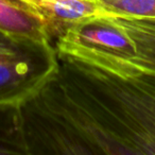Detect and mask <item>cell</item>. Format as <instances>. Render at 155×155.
<instances>
[{
	"label": "cell",
	"mask_w": 155,
	"mask_h": 155,
	"mask_svg": "<svg viewBox=\"0 0 155 155\" xmlns=\"http://www.w3.org/2000/svg\"><path fill=\"white\" fill-rule=\"evenodd\" d=\"M56 55L55 71L20 103L28 155H155V73Z\"/></svg>",
	"instance_id": "6da1fadb"
},
{
	"label": "cell",
	"mask_w": 155,
	"mask_h": 155,
	"mask_svg": "<svg viewBox=\"0 0 155 155\" xmlns=\"http://www.w3.org/2000/svg\"><path fill=\"white\" fill-rule=\"evenodd\" d=\"M58 67L54 45L46 38L0 33V103H21Z\"/></svg>",
	"instance_id": "7a4b0ae2"
},
{
	"label": "cell",
	"mask_w": 155,
	"mask_h": 155,
	"mask_svg": "<svg viewBox=\"0 0 155 155\" xmlns=\"http://www.w3.org/2000/svg\"><path fill=\"white\" fill-rule=\"evenodd\" d=\"M53 45L58 53L71 55L104 69H112L135 55L131 38L103 16L74 25Z\"/></svg>",
	"instance_id": "3957f363"
},
{
	"label": "cell",
	"mask_w": 155,
	"mask_h": 155,
	"mask_svg": "<svg viewBox=\"0 0 155 155\" xmlns=\"http://www.w3.org/2000/svg\"><path fill=\"white\" fill-rule=\"evenodd\" d=\"M41 21L52 44L81 21L103 16L93 0H17Z\"/></svg>",
	"instance_id": "277c9868"
},
{
	"label": "cell",
	"mask_w": 155,
	"mask_h": 155,
	"mask_svg": "<svg viewBox=\"0 0 155 155\" xmlns=\"http://www.w3.org/2000/svg\"><path fill=\"white\" fill-rule=\"evenodd\" d=\"M124 31L135 47V55L127 62L119 63L107 70L120 71L123 69L155 73V30L136 22L132 18L103 16Z\"/></svg>",
	"instance_id": "5b68a950"
},
{
	"label": "cell",
	"mask_w": 155,
	"mask_h": 155,
	"mask_svg": "<svg viewBox=\"0 0 155 155\" xmlns=\"http://www.w3.org/2000/svg\"><path fill=\"white\" fill-rule=\"evenodd\" d=\"M0 30L33 38L49 39L41 20L17 0H0Z\"/></svg>",
	"instance_id": "8992f818"
},
{
	"label": "cell",
	"mask_w": 155,
	"mask_h": 155,
	"mask_svg": "<svg viewBox=\"0 0 155 155\" xmlns=\"http://www.w3.org/2000/svg\"><path fill=\"white\" fill-rule=\"evenodd\" d=\"M28 155L20 103H0V155Z\"/></svg>",
	"instance_id": "52a82bcc"
},
{
	"label": "cell",
	"mask_w": 155,
	"mask_h": 155,
	"mask_svg": "<svg viewBox=\"0 0 155 155\" xmlns=\"http://www.w3.org/2000/svg\"><path fill=\"white\" fill-rule=\"evenodd\" d=\"M103 16L155 18V0H93Z\"/></svg>",
	"instance_id": "ba28073f"
},
{
	"label": "cell",
	"mask_w": 155,
	"mask_h": 155,
	"mask_svg": "<svg viewBox=\"0 0 155 155\" xmlns=\"http://www.w3.org/2000/svg\"><path fill=\"white\" fill-rule=\"evenodd\" d=\"M132 19H134L136 22L142 25V26L155 30V18H132Z\"/></svg>",
	"instance_id": "9c48e42d"
},
{
	"label": "cell",
	"mask_w": 155,
	"mask_h": 155,
	"mask_svg": "<svg viewBox=\"0 0 155 155\" xmlns=\"http://www.w3.org/2000/svg\"><path fill=\"white\" fill-rule=\"evenodd\" d=\"M1 32H5V31H2V30H0V33H1Z\"/></svg>",
	"instance_id": "30bf717a"
}]
</instances>
